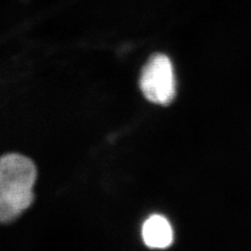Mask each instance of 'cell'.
Instances as JSON below:
<instances>
[{
    "instance_id": "6da1fadb",
    "label": "cell",
    "mask_w": 251,
    "mask_h": 251,
    "mask_svg": "<svg viewBox=\"0 0 251 251\" xmlns=\"http://www.w3.org/2000/svg\"><path fill=\"white\" fill-rule=\"evenodd\" d=\"M36 168L30 158L19 153L0 157V190L21 215L34 201Z\"/></svg>"
},
{
    "instance_id": "7a4b0ae2",
    "label": "cell",
    "mask_w": 251,
    "mask_h": 251,
    "mask_svg": "<svg viewBox=\"0 0 251 251\" xmlns=\"http://www.w3.org/2000/svg\"><path fill=\"white\" fill-rule=\"evenodd\" d=\"M140 87L149 101L168 105L176 95V78L171 59L164 54L150 58L142 71Z\"/></svg>"
},
{
    "instance_id": "3957f363",
    "label": "cell",
    "mask_w": 251,
    "mask_h": 251,
    "mask_svg": "<svg viewBox=\"0 0 251 251\" xmlns=\"http://www.w3.org/2000/svg\"><path fill=\"white\" fill-rule=\"evenodd\" d=\"M142 234L145 245L151 249H167L174 239L170 222L161 215L148 218L143 226Z\"/></svg>"
},
{
    "instance_id": "277c9868",
    "label": "cell",
    "mask_w": 251,
    "mask_h": 251,
    "mask_svg": "<svg viewBox=\"0 0 251 251\" xmlns=\"http://www.w3.org/2000/svg\"><path fill=\"white\" fill-rule=\"evenodd\" d=\"M19 216L0 191V223H9Z\"/></svg>"
}]
</instances>
